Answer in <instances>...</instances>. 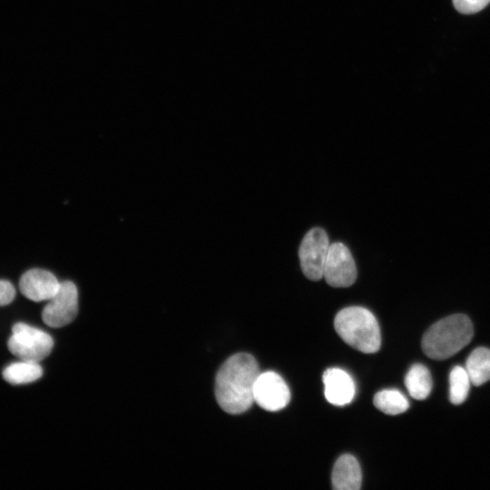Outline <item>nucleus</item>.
Segmentation results:
<instances>
[{"mask_svg":"<svg viewBox=\"0 0 490 490\" xmlns=\"http://www.w3.org/2000/svg\"><path fill=\"white\" fill-rule=\"evenodd\" d=\"M15 296L14 286L7 280H0V306L11 303Z\"/></svg>","mask_w":490,"mask_h":490,"instance_id":"18","label":"nucleus"},{"mask_svg":"<svg viewBox=\"0 0 490 490\" xmlns=\"http://www.w3.org/2000/svg\"><path fill=\"white\" fill-rule=\"evenodd\" d=\"M331 482L335 490H358L362 475L358 460L348 454L341 456L334 465Z\"/></svg>","mask_w":490,"mask_h":490,"instance_id":"11","label":"nucleus"},{"mask_svg":"<svg viewBox=\"0 0 490 490\" xmlns=\"http://www.w3.org/2000/svg\"><path fill=\"white\" fill-rule=\"evenodd\" d=\"M43 312V321L51 328H62L71 323L78 310V292L72 281H64L54 296L48 300Z\"/></svg>","mask_w":490,"mask_h":490,"instance_id":"6","label":"nucleus"},{"mask_svg":"<svg viewBox=\"0 0 490 490\" xmlns=\"http://www.w3.org/2000/svg\"><path fill=\"white\" fill-rule=\"evenodd\" d=\"M254 402L268 411H278L289 402L290 392L284 379L273 371L260 373L253 390Z\"/></svg>","mask_w":490,"mask_h":490,"instance_id":"8","label":"nucleus"},{"mask_svg":"<svg viewBox=\"0 0 490 490\" xmlns=\"http://www.w3.org/2000/svg\"><path fill=\"white\" fill-rule=\"evenodd\" d=\"M490 0H453L455 8L461 14L471 15L484 9Z\"/></svg>","mask_w":490,"mask_h":490,"instance_id":"17","label":"nucleus"},{"mask_svg":"<svg viewBox=\"0 0 490 490\" xmlns=\"http://www.w3.org/2000/svg\"><path fill=\"white\" fill-rule=\"evenodd\" d=\"M260 369L254 357L238 353L230 357L220 368L215 378V396L226 413L239 415L254 402V385Z\"/></svg>","mask_w":490,"mask_h":490,"instance_id":"1","label":"nucleus"},{"mask_svg":"<svg viewBox=\"0 0 490 490\" xmlns=\"http://www.w3.org/2000/svg\"><path fill=\"white\" fill-rule=\"evenodd\" d=\"M470 378L466 368L456 366L449 374V400L454 405L462 404L467 397Z\"/></svg>","mask_w":490,"mask_h":490,"instance_id":"16","label":"nucleus"},{"mask_svg":"<svg viewBox=\"0 0 490 490\" xmlns=\"http://www.w3.org/2000/svg\"><path fill=\"white\" fill-rule=\"evenodd\" d=\"M329 245L328 237L321 228H313L305 234L299 245V258L301 270L309 279L316 281L323 277Z\"/></svg>","mask_w":490,"mask_h":490,"instance_id":"5","label":"nucleus"},{"mask_svg":"<svg viewBox=\"0 0 490 490\" xmlns=\"http://www.w3.org/2000/svg\"><path fill=\"white\" fill-rule=\"evenodd\" d=\"M326 399L334 406L349 404L355 396L356 387L352 377L345 370L330 368L322 376Z\"/></svg>","mask_w":490,"mask_h":490,"instance_id":"10","label":"nucleus"},{"mask_svg":"<svg viewBox=\"0 0 490 490\" xmlns=\"http://www.w3.org/2000/svg\"><path fill=\"white\" fill-rule=\"evenodd\" d=\"M357 268L348 247L341 242L329 245L323 277L334 288H347L357 279Z\"/></svg>","mask_w":490,"mask_h":490,"instance_id":"7","label":"nucleus"},{"mask_svg":"<svg viewBox=\"0 0 490 490\" xmlns=\"http://www.w3.org/2000/svg\"><path fill=\"white\" fill-rule=\"evenodd\" d=\"M473 335V324L467 316L451 315L436 322L426 331L422 349L433 359H446L465 348Z\"/></svg>","mask_w":490,"mask_h":490,"instance_id":"2","label":"nucleus"},{"mask_svg":"<svg viewBox=\"0 0 490 490\" xmlns=\"http://www.w3.org/2000/svg\"><path fill=\"white\" fill-rule=\"evenodd\" d=\"M7 347L9 351L24 361L39 362L52 351L54 340L44 331L24 323L13 326Z\"/></svg>","mask_w":490,"mask_h":490,"instance_id":"4","label":"nucleus"},{"mask_svg":"<svg viewBox=\"0 0 490 490\" xmlns=\"http://www.w3.org/2000/svg\"><path fill=\"white\" fill-rule=\"evenodd\" d=\"M43 375V369L38 362H16L6 367L3 371V377L12 385L26 384L35 381Z\"/></svg>","mask_w":490,"mask_h":490,"instance_id":"14","label":"nucleus"},{"mask_svg":"<svg viewBox=\"0 0 490 490\" xmlns=\"http://www.w3.org/2000/svg\"><path fill=\"white\" fill-rule=\"evenodd\" d=\"M466 369L474 386H481L490 380V349L477 348L468 356Z\"/></svg>","mask_w":490,"mask_h":490,"instance_id":"13","label":"nucleus"},{"mask_svg":"<svg viewBox=\"0 0 490 490\" xmlns=\"http://www.w3.org/2000/svg\"><path fill=\"white\" fill-rule=\"evenodd\" d=\"M334 327L344 342L363 353H375L381 345L378 322L371 311L362 307H348L335 317Z\"/></svg>","mask_w":490,"mask_h":490,"instance_id":"3","label":"nucleus"},{"mask_svg":"<svg viewBox=\"0 0 490 490\" xmlns=\"http://www.w3.org/2000/svg\"><path fill=\"white\" fill-rule=\"evenodd\" d=\"M60 282L55 276L45 270L33 269L20 279L19 289L22 294L33 301L49 300L57 292Z\"/></svg>","mask_w":490,"mask_h":490,"instance_id":"9","label":"nucleus"},{"mask_svg":"<svg viewBox=\"0 0 490 490\" xmlns=\"http://www.w3.org/2000/svg\"><path fill=\"white\" fill-rule=\"evenodd\" d=\"M374 406L387 415H398L405 412L408 407L407 397L397 389H384L374 396Z\"/></svg>","mask_w":490,"mask_h":490,"instance_id":"15","label":"nucleus"},{"mask_svg":"<svg viewBox=\"0 0 490 490\" xmlns=\"http://www.w3.org/2000/svg\"><path fill=\"white\" fill-rule=\"evenodd\" d=\"M405 386L413 398L418 400L426 398L433 386L427 368L421 364L413 365L405 377Z\"/></svg>","mask_w":490,"mask_h":490,"instance_id":"12","label":"nucleus"}]
</instances>
